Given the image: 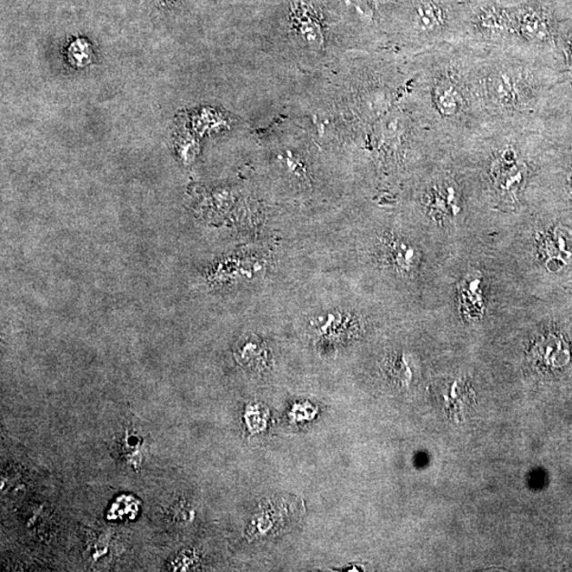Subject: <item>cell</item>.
<instances>
[{"label": "cell", "instance_id": "obj_3", "mask_svg": "<svg viewBox=\"0 0 572 572\" xmlns=\"http://www.w3.org/2000/svg\"><path fill=\"white\" fill-rule=\"evenodd\" d=\"M289 27L306 46L318 47L324 43V15L310 0H289Z\"/></svg>", "mask_w": 572, "mask_h": 572}, {"label": "cell", "instance_id": "obj_6", "mask_svg": "<svg viewBox=\"0 0 572 572\" xmlns=\"http://www.w3.org/2000/svg\"><path fill=\"white\" fill-rule=\"evenodd\" d=\"M159 2H162L166 5H173V4H176L177 0H159Z\"/></svg>", "mask_w": 572, "mask_h": 572}, {"label": "cell", "instance_id": "obj_1", "mask_svg": "<svg viewBox=\"0 0 572 572\" xmlns=\"http://www.w3.org/2000/svg\"><path fill=\"white\" fill-rule=\"evenodd\" d=\"M474 78L487 118L532 117L543 89L538 53L473 42Z\"/></svg>", "mask_w": 572, "mask_h": 572}, {"label": "cell", "instance_id": "obj_2", "mask_svg": "<svg viewBox=\"0 0 572 572\" xmlns=\"http://www.w3.org/2000/svg\"><path fill=\"white\" fill-rule=\"evenodd\" d=\"M511 44L539 53L554 45L557 36V24L547 6L537 2L509 6Z\"/></svg>", "mask_w": 572, "mask_h": 572}, {"label": "cell", "instance_id": "obj_5", "mask_svg": "<svg viewBox=\"0 0 572 572\" xmlns=\"http://www.w3.org/2000/svg\"><path fill=\"white\" fill-rule=\"evenodd\" d=\"M565 55H567V65L572 70V32L564 41Z\"/></svg>", "mask_w": 572, "mask_h": 572}, {"label": "cell", "instance_id": "obj_4", "mask_svg": "<svg viewBox=\"0 0 572 572\" xmlns=\"http://www.w3.org/2000/svg\"><path fill=\"white\" fill-rule=\"evenodd\" d=\"M67 59L70 65L75 68H85L91 65L94 60V50L92 44L86 38L79 37L69 44L67 49Z\"/></svg>", "mask_w": 572, "mask_h": 572}]
</instances>
